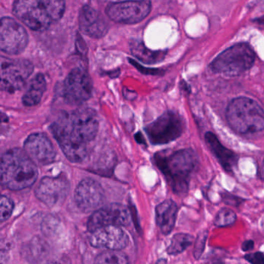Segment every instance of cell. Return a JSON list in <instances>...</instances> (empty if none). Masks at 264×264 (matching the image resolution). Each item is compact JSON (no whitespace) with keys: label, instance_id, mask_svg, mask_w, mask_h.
Segmentation results:
<instances>
[{"label":"cell","instance_id":"cell-25","mask_svg":"<svg viewBox=\"0 0 264 264\" xmlns=\"http://www.w3.org/2000/svg\"><path fill=\"white\" fill-rule=\"evenodd\" d=\"M208 236H209V232L206 230L199 233L195 238V247H194V258L195 260H199L202 258L206 249Z\"/></svg>","mask_w":264,"mask_h":264},{"label":"cell","instance_id":"cell-9","mask_svg":"<svg viewBox=\"0 0 264 264\" xmlns=\"http://www.w3.org/2000/svg\"><path fill=\"white\" fill-rule=\"evenodd\" d=\"M92 82L88 72L81 67L73 69L64 80L62 95L70 105H81L92 96Z\"/></svg>","mask_w":264,"mask_h":264},{"label":"cell","instance_id":"cell-7","mask_svg":"<svg viewBox=\"0 0 264 264\" xmlns=\"http://www.w3.org/2000/svg\"><path fill=\"white\" fill-rule=\"evenodd\" d=\"M183 118L178 112L168 111L164 112L155 121L145 128V132L150 143L161 145L177 140L185 130Z\"/></svg>","mask_w":264,"mask_h":264},{"label":"cell","instance_id":"cell-27","mask_svg":"<svg viewBox=\"0 0 264 264\" xmlns=\"http://www.w3.org/2000/svg\"><path fill=\"white\" fill-rule=\"evenodd\" d=\"M221 196L223 202L227 206H231V207H240L245 202V199L236 196V195H232L229 192L222 193Z\"/></svg>","mask_w":264,"mask_h":264},{"label":"cell","instance_id":"cell-18","mask_svg":"<svg viewBox=\"0 0 264 264\" xmlns=\"http://www.w3.org/2000/svg\"><path fill=\"white\" fill-rule=\"evenodd\" d=\"M156 222L164 235H169L175 228L178 206L171 199L164 201L156 207Z\"/></svg>","mask_w":264,"mask_h":264},{"label":"cell","instance_id":"cell-4","mask_svg":"<svg viewBox=\"0 0 264 264\" xmlns=\"http://www.w3.org/2000/svg\"><path fill=\"white\" fill-rule=\"evenodd\" d=\"M38 176L36 164L20 149L8 150L1 157V183L12 191L32 186Z\"/></svg>","mask_w":264,"mask_h":264},{"label":"cell","instance_id":"cell-20","mask_svg":"<svg viewBox=\"0 0 264 264\" xmlns=\"http://www.w3.org/2000/svg\"><path fill=\"white\" fill-rule=\"evenodd\" d=\"M47 88V82L43 74H36L32 78L28 85L27 89L22 96V103L26 106L37 105L41 100L43 93Z\"/></svg>","mask_w":264,"mask_h":264},{"label":"cell","instance_id":"cell-17","mask_svg":"<svg viewBox=\"0 0 264 264\" xmlns=\"http://www.w3.org/2000/svg\"><path fill=\"white\" fill-rule=\"evenodd\" d=\"M78 22L81 32L92 38L103 37L109 30V24L102 14L90 5L81 8Z\"/></svg>","mask_w":264,"mask_h":264},{"label":"cell","instance_id":"cell-2","mask_svg":"<svg viewBox=\"0 0 264 264\" xmlns=\"http://www.w3.org/2000/svg\"><path fill=\"white\" fill-rule=\"evenodd\" d=\"M156 164L168 180L173 192L178 195L188 193L192 175L199 166L194 150L184 149L172 154H156Z\"/></svg>","mask_w":264,"mask_h":264},{"label":"cell","instance_id":"cell-5","mask_svg":"<svg viewBox=\"0 0 264 264\" xmlns=\"http://www.w3.org/2000/svg\"><path fill=\"white\" fill-rule=\"evenodd\" d=\"M226 119L233 130L241 134L258 133L264 129V109L247 97H239L230 102Z\"/></svg>","mask_w":264,"mask_h":264},{"label":"cell","instance_id":"cell-28","mask_svg":"<svg viewBox=\"0 0 264 264\" xmlns=\"http://www.w3.org/2000/svg\"><path fill=\"white\" fill-rule=\"evenodd\" d=\"M244 258L251 264H264V254L262 252L246 254Z\"/></svg>","mask_w":264,"mask_h":264},{"label":"cell","instance_id":"cell-31","mask_svg":"<svg viewBox=\"0 0 264 264\" xmlns=\"http://www.w3.org/2000/svg\"><path fill=\"white\" fill-rule=\"evenodd\" d=\"M223 264V263H218V264Z\"/></svg>","mask_w":264,"mask_h":264},{"label":"cell","instance_id":"cell-23","mask_svg":"<svg viewBox=\"0 0 264 264\" xmlns=\"http://www.w3.org/2000/svg\"><path fill=\"white\" fill-rule=\"evenodd\" d=\"M95 264H130L127 257L120 251H109L97 256Z\"/></svg>","mask_w":264,"mask_h":264},{"label":"cell","instance_id":"cell-12","mask_svg":"<svg viewBox=\"0 0 264 264\" xmlns=\"http://www.w3.org/2000/svg\"><path fill=\"white\" fill-rule=\"evenodd\" d=\"M131 216L129 209L121 204H110L100 208L91 215L87 228L91 233L105 226H126L130 225Z\"/></svg>","mask_w":264,"mask_h":264},{"label":"cell","instance_id":"cell-13","mask_svg":"<svg viewBox=\"0 0 264 264\" xmlns=\"http://www.w3.org/2000/svg\"><path fill=\"white\" fill-rule=\"evenodd\" d=\"M70 183L64 177H45L36 187V196L50 208L64 203L69 193Z\"/></svg>","mask_w":264,"mask_h":264},{"label":"cell","instance_id":"cell-10","mask_svg":"<svg viewBox=\"0 0 264 264\" xmlns=\"http://www.w3.org/2000/svg\"><path fill=\"white\" fill-rule=\"evenodd\" d=\"M151 9L150 1L110 2L105 8L109 19L119 23L134 24L145 19Z\"/></svg>","mask_w":264,"mask_h":264},{"label":"cell","instance_id":"cell-24","mask_svg":"<svg viewBox=\"0 0 264 264\" xmlns=\"http://www.w3.org/2000/svg\"><path fill=\"white\" fill-rule=\"evenodd\" d=\"M237 220V214L232 209L229 208H223L218 212L213 223L216 227L223 228L235 224Z\"/></svg>","mask_w":264,"mask_h":264},{"label":"cell","instance_id":"cell-11","mask_svg":"<svg viewBox=\"0 0 264 264\" xmlns=\"http://www.w3.org/2000/svg\"><path fill=\"white\" fill-rule=\"evenodd\" d=\"M29 36L22 25L10 17H3L0 25V48L5 54H19L27 46Z\"/></svg>","mask_w":264,"mask_h":264},{"label":"cell","instance_id":"cell-1","mask_svg":"<svg viewBox=\"0 0 264 264\" xmlns=\"http://www.w3.org/2000/svg\"><path fill=\"white\" fill-rule=\"evenodd\" d=\"M50 129L67 159L82 163L88 157L87 143L93 140L98 133L99 118L93 109H77L63 114Z\"/></svg>","mask_w":264,"mask_h":264},{"label":"cell","instance_id":"cell-8","mask_svg":"<svg viewBox=\"0 0 264 264\" xmlns=\"http://www.w3.org/2000/svg\"><path fill=\"white\" fill-rule=\"evenodd\" d=\"M33 71V66L26 59H5L1 63V89L15 92L22 89Z\"/></svg>","mask_w":264,"mask_h":264},{"label":"cell","instance_id":"cell-14","mask_svg":"<svg viewBox=\"0 0 264 264\" xmlns=\"http://www.w3.org/2000/svg\"><path fill=\"white\" fill-rule=\"evenodd\" d=\"M74 201L83 213H94L103 205V188L99 182L92 178L82 180L74 192Z\"/></svg>","mask_w":264,"mask_h":264},{"label":"cell","instance_id":"cell-26","mask_svg":"<svg viewBox=\"0 0 264 264\" xmlns=\"http://www.w3.org/2000/svg\"><path fill=\"white\" fill-rule=\"evenodd\" d=\"M0 206H1L0 220L2 222L6 221L12 216L14 207L13 202L9 198H7L6 196L2 195V197H1Z\"/></svg>","mask_w":264,"mask_h":264},{"label":"cell","instance_id":"cell-21","mask_svg":"<svg viewBox=\"0 0 264 264\" xmlns=\"http://www.w3.org/2000/svg\"><path fill=\"white\" fill-rule=\"evenodd\" d=\"M130 46L132 54L140 61L147 63V64L159 62L165 57L166 51L164 50L154 51V50H149L140 40H133L130 43Z\"/></svg>","mask_w":264,"mask_h":264},{"label":"cell","instance_id":"cell-22","mask_svg":"<svg viewBox=\"0 0 264 264\" xmlns=\"http://www.w3.org/2000/svg\"><path fill=\"white\" fill-rule=\"evenodd\" d=\"M194 240L195 238L193 236L188 233H177L171 239V244L167 249V253L171 256L182 254L192 245Z\"/></svg>","mask_w":264,"mask_h":264},{"label":"cell","instance_id":"cell-3","mask_svg":"<svg viewBox=\"0 0 264 264\" xmlns=\"http://www.w3.org/2000/svg\"><path fill=\"white\" fill-rule=\"evenodd\" d=\"M65 9L61 0H18L12 12L22 23L34 31H43L61 19Z\"/></svg>","mask_w":264,"mask_h":264},{"label":"cell","instance_id":"cell-6","mask_svg":"<svg viewBox=\"0 0 264 264\" xmlns=\"http://www.w3.org/2000/svg\"><path fill=\"white\" fill-rule=\"evenodd\" d=\"M255 60V53L250 45L237 43L218 55L211 67L215 72L237 76L251 68Z\"/></svg>","mask_w":264,"mask_h":264},{"label":"cell","instance_id":"cell-16","mask_svg":"<svg viewBox=\"0 0 264 264\" xmlns=\"http://www.w3.org/2000/svg\"><path fill=\"white\" fill-rule=\"evenodd\" d=\"M24 151L36 164H50L55 159L56 151L47 135L35 133L29 135L24 142Z\"/></svg>","mask_w":264,"mask_h":264},{"label":"cell","instance_id":"cell-30","mask_svg":"<svg viewBox=\"0 0 264 264\" xmlns=\"http://www.w3.org/2000/svg\"><path fill=\"white\" fill-rule=\"evenodd\" d=\"M50 264H70V263H68V261L66 260L65 258H62V259L59 260V261H54V262Z\"/></svg>","mask_w":264,"mask_h":264},{"label":"cell","instance_id":"cell-29","mask_svg":"<svg viewBox=\"0 0 264 264\" xmlns=\"http://www.w3.org/2000/svg\"><path fill=\"white\" fill-rule=\"evenodd\" d=\"M254 241L252 240H245L243 243L242 246H241V249L244 252H249V251H252L254 249Z\"/></svg>","mask_w":264,"mask_h":264},{"label":"cell","instance_id":"cell-19","mask_svg":"<svg viewBox=\"0 0 264 264\" xmlns=\"http://www.w3.org/2000/svg\"><path fill=\"white\" fill-rule=\"evenodd\" d=\"M205 138L223 169L227 172H232L238 162V156L232 150L225 147L213 133H206Z\"/></svg>","mask_w":264,"mask_h":264},{"label":"cell","instance_id":"cell-15","mask_svg":"<svg viewBox=\"0 0 264 264\" xmlns=\"http://www.w3.org/2000/svg\"><path fill=\"white\" fill-rule=\"evenodd\" d=\"M89 241L95 248L120 251L129 244V237L119 226H105L92 233Z\"/></svg>","mask_w":264,"mask_h":264}]
</instances>
